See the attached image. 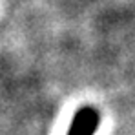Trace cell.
I'll use <instances>...</instances> for the list:
<instances>
[{"mask_svg":"<svg viewBox=\"0 0 135 135\" xmlns=\"http://www.w3.org/2000/svg\"><path fill=\"white\" fill-rule=\"evenodd\" d=\"M99 126V112L93 106H82L73 115L66 135H95Z\"/></svg>","mask_w":135,"mask_h":135,"instance_id":"cell-1","label":"cell"}]
</instances>
